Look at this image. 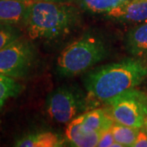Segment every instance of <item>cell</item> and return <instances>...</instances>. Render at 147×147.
Returning a JSON list of instances; mask_svg holds the SVG:
<instances>
[{"label": "cell", "instance_id": "cell-3", "mask_svg": "<svg viewBox=\"0 0 147 147\" xmlns=\"http://www.w3.org/2000/svg\"><path fill=\"white\" fill-rule=\"evenodd\" d=\"M108 55L104 38L94 33L85 34L64 49L57 58V71L62 76L84 73Z\"/></svg>", "mask_w": 147, "mask_h": 147}, {"label": "cell", "instance_id": "cell-6", "mask_svg": "<svg viewBox=\"0 0 147 147\" xmlns=\"http://www.w3.org/2000/svg\"><path fill=\"white\" fill-rule=\"evenodd\" d=\"M37 61L32 42L19 38L0 50V74L13 79L26 77Z\"/></svg>", "mask_w": 147, "mask_h": 147}, {"label": "cell", "instance_id": "cell-2", "mask_svg": "<svg viewBox=\"0 0 147 147\" xmlns=\"http://www.w3.org/2000/svg\"><path fill=\"white\" fill-rule=\"evenodd\" d=\"M80 21L77 8L65 3L31 2L25 27L31 39H54L64 36Z\"/></svg>", "mask_w": 147, "mask_h": 147}, {"label": "cell", "instance_id": "cell-16", "mask_svg": "<svg viewBox=\"0 0 147 147\" xmlns=\"http://www.w3.org/2000/svg\"><path fill=\"white\" fill-rule=\"evenodd\" d=\"M21 37L22 32L20 27L0 23V50Z\"/></svg>", "mask_w": 147, "mask_h": 147}, {"label": "cell", "instance_id": "cell-13", "mask_svg": "<svg viewBox=\"0 0 147 147\" xmlns=\"http://www.w3.org/2000/svg\"><path fill=\"white\" fill-rule=\"evenodd\" d=\"M110 130L116 142H119L123 146H132L140 128L126 126L115 122Z\"/></svg>", "mask_w": 147, "mask_h": 147}, {"label": "cell", "instance_id": "cell-19", "mask_svg": "<svg viewBox=\"0 0 147 147\" xmlns=\"http://www.w3.org/2000/svg\"><path fill=\"white\" fill-rule=\"evenodd\" d=\"M36 1H45V2H53V3H67L73 0H36Z\"/></svg>", "mask_w": 147, "mask_h": 147}, {"label": "cell", "instance_id": "cell-1", "mask_svg": "<svg viewBox=\"0 0 147 147\" xmlns=\"http://www.w3.org/2000/svg\"><path fill=\"white\" fill-rule=\"evenodd\" d=\"M146 77V64L139 59L125 58L94 69L85 77L84 85L88 97L105 102L136 88Z\"/></svg>", "mask_w": 147, "mask_h": 147}, {"label": "cell", "instance_id": "cell-4", "mask_svg": "<svg viewBox=\"0 0 147 147\" xmlns=\"http://www.w3.org/2000/svg\"><path fill=\"white\" fill-rule=\"evenodd\" d=\"M88 105L83 91L74 85H63L53 90L46 101L47 114L60 123H69L84 112Z\"/></svg>", "mask_w": 147, "mask_h": 147}, {"label": "cell", "instance_id": "cell-18", "mask_svg": "<svg viewBox=\"0 0 147 147\" xmlns=\"http://www.w3.org/2000/svg\"><path fill=\"white\" fill-rule=\"evenodd\" d=\"M132 146L147 147V132L145 129L143 130L142 129V127L140 128L137 138H136V141Z\"/></svg>", "mask_w": 147, "mask_h": 147}, {"label": "cell", "instance_id": "cell-10", "mask_svg": "<svg viewBox=\"0 0 147 147\" xmlns=\"http://www.w3.org/2000/svg\"><path fill=\"white\" fill-rule=\"evenodd\" d=\"M114 123L108 109H96L83 114L81 127L87 132H102L110 129Z\"/></svg>", "mask_w": 147, "mask_h": 147}, {"label": "cell", "instance_id": "cell-20", "mask_svg": "<svg viewBox=\"0 0 147 147\" xmlns=\"http://www.w3.org/2000/svg\"><path fill=\"white\" fill-rule=\"evenodd\" d=\"M144 127H145V130L147 132V115L146 116V118H145V122H144Z\"/></svg>", "mask_w": 147, "mask_h": 147}, {"label": "cell", "instance_id": "cell-14", "mask_svg": "<svg viewBox=\"0 0 147 147\" xmlns=\"http://www.w3.org/2000/svg\"><path fill=\"white\" fill-rule=\"evenodd\" d=\"M22 90L21 85L15 79L0 74V111L6 100L20 94Z\"/></svg>", "mask_w": 147, "mask_h": 147}, {"label": "cell", "instance_id": "cell-7", "mask_svg": "<svg viewBox=\"0 0 147 147\" xmlns=\"http://www.w3.org/2000/svg\"><path fill=\"white\" fill-rule=\"evenodd\" d=\"M108 16L124 23L147 22V0H130L110 11Z\"/></svg>", "mask_w": 147, "mask_h": 147}, {"label": "cell", "instance_id": "cell-17", "mask_svg": "<svg viewBox=\"0 0 147 147\" xmlns=\"http://www.w3.org/2000/svg\"><path fill=\"white\" fill-rule=\"evenodd\" d=\"M115 142L114 137H113V134L111 132V130H106L101 132L100 134V139H99V142L97 143L96 146L98 147H108L111 146L112 144Z\"/></svg>", "mask_w": 147, "mask_h": 147}, {"label": "cell", "instance_id": "cell-15", "mask_svg": "<svg viewBox=\"0 0 147 147\" xmlns=\"http://www.w3.org/2000/svg\"><path fill=\"white\" fill-rule=\"evenodd\" d=\"M130 0H80L85 10L92 13H105Z\"/></svg>", "mask_w": 147, "mask_h": 147}, {"label": "cell", "instance_id": "cell-21", "mask_svg": "<svg viewBox=\"0 0 147 147\" xmlns=\"http://www.w3.org/2000/svg\"><path fill=\"white\" fill-rule=\"evenodd\" d=\"M20 1H26V2H30L31 0H20Z\"/></svg>", "mask_w": 147, "mask_h": 147}, {"label": "cell", "instance_id": "cell-8", "mask_svg": "<svg viewBox=\"0 0 147 147\" xmlns=\"http://www.w3.org/2000/svg\"><path fill=\"white\" fill-rule=\"evenodd\" d=\"M31 2L0 0V23L25 26L27 11Z\"/></svg>", "mask_w": 147, "mask_h": 147}, {"label": "cell", "instance_id": "cell-5", "mask_svg": "<svg viewBox=\"0 0 147 147\" xmlns=\"http://www.w3.org/2000/svg\"><path fill=\"white\" fill-rule=\"evenodd\" d=\"M115 123L141 128L147 115V94L134 88L126 90L105 101Z\"/></svg>", "mask_w": 147, "mask_h": 147}, {"label": "cell", "instance_id": "cell-12", "mask_svg": "<svg viewBox=\"0 0 147 147\" xmlns=\"http://www.w3.org/2000/svg\"><path fill=\"white\" fill-rule=\"evenodd\" d=\"M62 142L56 133L44 131L32 133L21 137L16 142V146L20 147H57L61 146Z\"/></svg>", "mask_w": 147, "mask_h": 147}, {"label": "cell", "instance_id": "cell-11", "mask_svg": "<svg viewBox=\"0 0 147 147\" xmlns=\"http://www.w3.org/2000/svg\"><path fill=\"white\" fill-rule=\"evenodd\" d=\"M127 50L134 57H142L147 55V22L132 28L125 39Z\"/></svg>", "mask_w": 147, "mask_h": 147}, {"label": "cell", "instance_id": "cell-9", "mask_svg": "<svg viewBox=\"0 0 147 147\" xmlns=\"http://www.w3.org/2000/svg\"><path fill=\"white\" fill-rule=\"evenodd\" d=\"M83 115L77 116L69 123L65 137L71 146L77 147L96 146L101 132H87L81 127Z\"/></svg>", "mask_w": 147, "mask_h": 147}]
</instances>
